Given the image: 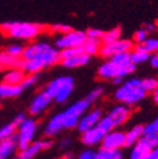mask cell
Returning <instances> with one entry per match:
<instances>
[{"instance_id": "7", "label": "cell", "mask_w": 158, "mask_h": 159, "mask_svg": "<svg viewBox=\"0 0 158 159\" xmlns=\"http://www.w3.org/2000/svg\"><path fill=\"white\" fill-rule=\"evenodd\" d=\"M37 121L34 120V119H28L26 117L24 121L18 125V129H16V143H18V148L19 150L26 148L27 145H29L35 136V133H37Z\"/></svg>"}, {"instance_id": "36", "label": "cell", "mask_w": 158, "mask_h": 159, "mask_svg": "<svg viewBox=\"0 0 158 159\" xmlns=\"http://www.w3.org/2000/svg\"><path fill=\"white\" fill-rule=\"evenodd\" d=\"M23 51H24V47L21 44H10V46L5 47V49H4V52H7L12 56H16V57H22Z\"/></svg>"}, {"instance_id": "40", "label": "cell", "mask_w": 158, "mask_h": 159, "mask_svg": "<svg viewBox=\"0 0 158 159\" xmlns=\"http://www.w3.org/2000/svg\"><path fill=\"white\" fill-rule=\"evenodd\" d=\"M77 159H96V152L92 149H85L78 154Z\"/></svg>"}, {"instance_id": "44", "label": "cell", "mask_w": 158, "mask_h": 159, "mask_svg": "<svg viewBox=\"0 0 158 159\" xmlns=\"http://www.w3.org/2000/svg\"><path fill=\"white\" fill-rule=\"evenodd\" d=\"M70 144H71V140H70L68 138H66V139H63V140L61 142L60 147H61V148H67V147H68Z\"/></svg>"}, {"instance_id": "32", "label": "cell", "mask_w": 158, "mask_h": 159, "mask_svg": "<svg viewBox=\"0 0 158 159\" xmlns=\"http://www.w3.org/2000/svg\"><path fill=\"white\" fill-rule=\"evenodd\" d=\"M158 86V80L157 78H143L142 80V87L143 90L148 92H153Z\"/></svg>"}, {"instance_id": "31", "label": "cell", "mask_w": 158, "mask_h": 159, "mask_svg": "<svg viewBox=\"0 0 158 159\" xmlns=\"http://www.w3.org/2000/svg\"><path fill=\"white\" fill-rule=\"evenodd\" d=\"M103 93H104V87L99 86V87H96V89L91 90V91L87 93V96H86L85 98H86V100H87L90 104H94L95 101H97L99 98H100V97L103 96Z\"/></svg>"}, {"instance_id": "50", "label": "cell", "mask_w": 158, "mask_h": 159, "mask_svg": "<svg viewBox=\"0 0 158 159\" xmlns=\"http://www.w3.org/2000/svg\"><path fill=\"white\" fill-rule=\"evenodd\" d=\"M157 54H158V52H157Z\"/></svg>"}, {"instance_id": "37", "label": "cell", "mask_w": 158, "mask_h": 159, "mask_svg": "<svg viewBox=\"0 0 158 159\" xmlns=\"http://www.w3.org/2000/svg\"><path fill=\"white\" fill-rule=\"evenodd\" d=\"M148 35H149V32H148L146 28L138 29V30L134 33V42H137L138 44H141V43H143L146 39L148 38Z\"/></svg>"}, {"instance_id": "24", "label": "cell", "mask_w": 158, "mask_h": 159, "mask_svg": "<svg viewBox=\"0 0 158 159\" xmlns=\"http://www.w3.org/2000/svg\"><path fill=\"white\" fill-rule=\"evenodd\" d=\"M143 136V125H135L125 133V147H133Z\"/></svg>"}, {"instance_id": "14", "label": "cell", "mask_w": 158, "mask_h": 159, "mask_svg": "<svg viewBox=\"0 0 158 159\" xmlns=\"http://www.w3.org/2000/svg\"><path fill=\"white\" fill-rule=\"evenodd\" d=\"M101 110L100 109H94L89 112H85L81 117H80V120H78V124H77V129L78 131H86L94 126L97 125V123L100 121V119H101Z\"/></svg>"}, {"instance_id": "15", "label": "cell", "mask_w": 158, "mask_h": 159, "mask_svg": "<svg viewBox=\"0 0 158 159\" xmlns=\"http://www.w3.org/2000/svg\"><path fill=\"white\" fill-rule=\"evenodd\" d=\"M104 135H105V133L96 125V126L81 133V142L86 147H95L97 144H101Z\"/></svg>"}, {"instance_id": "30", "label": "cell", "mask_w": 158, "mask_h": 159, "mask_svg": "<svg viewBox=\"0 0 158 159\" xmlns=\"http://www.w3.org/2000/svg\"><path fill=\"white\" fill-rule=\"evenodd\" d=\"M142 49H144L148 53H157L158 52V38H147L146 41L141 44H138Z\"/></svg>"}, {"instance_id": "4", "label": "cell", "mask_w": 158, "mask_h": 159, "mask_svg": "<svg viewBox=\"0 0 158 159\" xmlns=\"http://www.w3.org/2000/svg\"><path fill=\"white\" fill-rule=\"evenodd\" d=\"M73 78L70 76H60L47 84L46 91L56 102H65L73 91Z\"/></svg>"}, {"instance_id": "28", "label": "cell", "mask_w": 158, "mask_h": 159, "mask_svg": "<svg viewBox=\"0 0 158 159\" xmlns=\"http://www.w3.org/2000/svg\"><path fill=\"white\" fill-rule=\"evenodd\" d=\"M96 159H123V153L120 150H110L101 148L96 152Z\"/></svg>"}, {"instance_id": "41", "label": "cell", "mask_w": 158, "mask_h": 159, "mask_svg": "<svg viewBox=\"0 0 158 159\" xmlns=\"http://www.w3.org/2000/svg\"><path fill=\"white\" fill-rule=\"evenodd\" d=\"M149 63H151V66L153 68H158V54L157 53L156 54H152L149 57Z\"/></svg>"}, {"instance_id": "6", "label": "cell", "mask_w": 158, "mask_h": 159, "mask_svg": "<svg viewBox=\"0 0 158 159\" xmlns=\"http://www.w3.org/2000/svg\"><path fill=\"white\" fill-rule=\"evenodd\" d=\"M135 70V66H129V67H123L120 65H116L111 59L104 62L100 67H99L97 75L103 80H113L114 78H124L129 76L133 71Z\"/></svg>"}, {"instance_id": "47", "label": "cell", "mask_w": 158, "mask_h": 159, "mask_svg": "<svg viewBox=\"0 0 158 159\" xmlns=\"http://www.w3.org/2000/svg\"><path fill=\"white\" fill-rule=\"evenodd\" d=\"M122 81H123V78H114L113 80L114 84H122Z\"/></svg>"}, {"instance_id": "18", "label": "cell", "mask_w": 158, "mask_h": 159, "mask_svg": "<svg viewBox=\"0 0 158 159\" xmlns=\"http://www.w3.org/2000/svg\"><path fill=\"white\" fill-rule=\"evenodd\" d=\"M23 63V58L22 57H16L12 56L7 52H0V66L3 68H22Z\"/></svg>"}, {"instance_id": "49", "label": "cell", "mask_w": 158, "mask_h": 159, "mask_svg": "<svg viewBox=\"0 0 158 159\" xmlns=\"http://www.w3.org/2000/svg\"><path fill=\"white\" fill-rule=\"evenodd\" d=\"M14 159H19V158H14Z\"/></svg>"}, {"instance_id": "39", "label": "cell", "mask_w": 158, "mask_h": 159, "mask_svg": "<svg viewBox=\"0 0 158 159\" xmlns=\"http://www.w3.org/2000/svg\"><path fill=\"white\" fill-rule=\"evenodd\" d=\"M86 35L87 38H94V39H100L101 41V38L104 35V30L101 29H97V28H89L86 32Z\"/></svg>"}, {"instance_id": "48", "label": "cell", "mask_w": 158, "mask_h": 159, "mask_svg": "<svg viewBox=\"0 0 158 159\" xmlns=\"http://www.w3.org/2000/svg\"><path fill=\"white\" fill-rule=\"evenodd\" d=\"M2 70H3V67H2V66H0V71H2Z\"/></svg>"}, {"instance_id": "22", "label": "cell", "mask_w": 158, "mask_h": 159, "mask_svg": "<svg viewBox=\"0 0 158 159\" xmlns=\"http://www.w3.org/2000/svg\"><path fill=\"white\" fill-rule=\"evenodd\" d=\"M26 72L22 68H9V71L4 75L3 82L10 84V85H21L23 80L26 78Z\"/></svg>"}, {"instance_id": "38", "label": "cell", "mask_w": 158, "mask_h": 159, "mask_svg": "<svg viewBox=\"0 0 158 159\" xmlns=\"http://www.w3.org/2000/svg\"><path fill=\"white\" fill-rule=\"evenodd\" d=\"M49 30L51 32H54V33H61V34H65L70 30H72V27L67 25V24H53L49 27Z\"/></svg>"}, {"instance_id": "16", "label": "cell", "mask_w": 158, "mask_h": 159, "mask_svg": "<svg viewBox=\"0 0 158 159\" xmlns=\"http://www.w3.org/2000/svg\"><path fill=\"white\" fill-rule=\"evenodd\" d=\"M63 129H65V126H63V120H62V112L56 114L47 123V125L44 128V135L46 136H54L57 134H60V131Z\"/></svg>"}, {"instance_id": "29", "label": "cell", "mask_w": 158, "mask_h": 159, "mask_svg": "<svg viewBox=\"0 0 158 159\" xmlns=\"http://www.w3.org/2000/svg\"><path fill=\"white\" fill-rule=\"evenodd\" d=\"M16 129H18V126L14 123H9V124L3 125L2 128H0V142L15 136L16 135Z\"/></svg>"}, {"instance_id": "1", "label": "cell", "mask_w": 158, "mask_h": 159, "mask_svg": "<svg viewBox=\"0 0 158 159\" xmlns=\"http://www.w3.org/2000/svg\"><path fill=\"white\" fill-rule=\"evenodd\" d=\"M22 70L26 73H38L61 62V51L46 42H35L24 47Z\"/></svg>"}, {"instance_id": "8", "label": "cell", "mask_w": 158, "mask_h": 159, "mask_svg": "<svg viewBox=\"0 0 158 159\" xmlns=\"http://www.w3.org/2000/svg\"><path fill=\"white\" fill-rule=\"evenodd\" d=\"M86 33L82 30H70L65 34H62L60 38L56 41V48L60 51L67 49V48H73V47H81L84 42L86 41Z\"/></svg>"}, {"instance_id": "2", "label": "cell", "mask_w": 158, "mask_h": 159, "mask_svg": "<svg viewBox=\"0 0 158 159\" xmlns=\"http://www.w3.org/2000/svg\"><path fill=\"white\" fill-rule=\"evenodd\" d=\"M44 27L38 23L29 22H5L0 25V30L14 39L32 41L43 32Z\"/></svg>"}, {"instance_id": "43", "label": "cell", "mask_w": 158, "mask_h": 159, "mask_svg": "<svg viewBox=\"0 0 158 159\" xmlns=\"http://www.w3.org/2000/svg\"><path fill=\"white\" fill-rule=\"evenodd\" d=\"M143 28H146L148 32H154V30H156V25H154V24H151V23H146V24L143 25Z\"/></svg>"}, {"instance_id": "26", "label": "cell", "mask_w": 158, "mask_h": 159, "mask_svg": "<svg viewBox=\"0 0 158 159\" xmlns=\"http://www.w3.org/2000/svg\"><path fill=\"white\" fill-rule=\"evenodd\" d=\"M149 57H151V53L146 52V51L142 49L139 46H137V47L134 48V51L130 52V61H132V63L135 65V66L149 61Z\"/></svg>"}, {"instance_id": "25", "label": "cell", "mask_w": 158, "mask_h": 159, "mask_svg": "<svg viewBox=\"0 0 158 159\" xmlns=\"http://www.w3.org/2000/svg\"><path fill=\"white\" fill-rule=\"evenodd\" d=\"M101 41L100 39H94V38H86V41L84 42L82 44V49H84V53L89 54L90 57L94 56V54H97L101 49Z\"/></svg>"}, {"instance_id": "9", "label": "cell", "mask_w": 158, "mask_h": 159, "mask_svg": "<svg viewBox=\"0 0 158 159\" xmlns=\"http://www.w3.org/2000/svg\"><path fill=\"white\" fill-rule=\"evenodd\" d=\"M133 48V42L130 39H118V41L109 43V44H103L100 53L103 57L105 58H110L111 56L116 54V53H120V52H129Z\"/></svg>"}, {"instance_id": "34", "label": "cell", "mask_w": 158, "mask_h": 159, "mask_svg": "<svg viewBox=\"0 0 158 159\" xmlns=\"http://www.w3.org/2000/svg\"><path fill=\"white\" fill-rule=\"evenodd\" d=\"M38 78H39V77H38V73H28L21 85H22V87H23L24 90H26V89H29V87L34 86V85L38 82Z\"/></svg>"}, {"instance_id": "13", "label": "cell", "mask_w": 158, "mask_h": 159, "mask_svg": "<svg viewBox=\"0 0 158 159\" xmlns=\"http://www.w3.org/2000/svg\"><path fill=\"white\" fill-rule=\"evenodd\" d=\"M51 145H52V142H49V140H37V142H32L29 145H27L26 148L21 149L18 158H19V159H33L38 153H41V152L48 149Z\"/></svg>"}, {"instance_id": "19", "label": "cell", "mask_w": 158, "mask_h": 159, "mask_svg": "<svg viewBox=\"0 0 158 159\" xmlns=\"http://www.w3.org/2000/svg\"><path fill=\"white\" fill-rule=\"evenodd\" d=\"M89 61H90V56L89 54L80 53V54H76V56L66 58V59H61V65L63 67H66V68H76V67L85 66Z\"/></svg>"}, {"instance_id": "23", "label": "cell", "mask_w": 158, "mask_h": 159, "mask_svg": "<svg viewBox=\"0 0 158 159\" xmlns=\"http://www.w3.org/2000/svg\"><path fill=\"white\" fill-rule=\"evenodd\" d=\"M16 148H18L16 136L7 139V140H2L0 142V159H8Z\"/></svg>"}, {"instance_id": "46", "label": "cell", "mask_w": 158, "mask_h": 159, "mask_svg": "<svg viewBox=\"0 0 158 159\" xmlns=\"http://www.w3.org/2000/svg\"><path fill=\"white\" fill-rule=\"evenodd\" d=\"M152 124H153V126L156 128V130L158 131V116L156 117V120H154V121H152Z\"/></svg>"}, {"instance_id": "35", "label": "cell", "mask_w": 158, "mask_h": 159, "mask_svg": "<svg viewBox=\"0 0 158 159\" xmlns=\"http://www.w3.org/2000/svg\"><path fill=\"white\" fill-rule=\"evenodd\" d=\"M80 53H84L82 46H81V47H73V48L62 49V51H61V59H66V58L73 57V56H76V54H80Z\"/></svg>"}, {"instance_id": "33", "label": "cell", "mask_w": 158, "mask_h": 159, "mask_svg": "<svg viewBox=\"0 0 158 159\" xmlns=\"http://www.w3.org/2000/svg\"><path fill=\"white\" fill-rule=\"evenodd\" d=\"M97 126L100 128L105 134L115 129V128H114V125H113V123H111V120H110V119H109L106 115H105V116H101L100 121L97 123Z\"/></svg>"}, {"instance_id": "11", "label": "cell", "mask_w": 158, "mask_h": 159, "mask_svg": "<svg viewBox=\"0 0 158 159\" xmlns=\"http://www.w3.org/2000/svg\"><path fill=\"white\" fill-rule=\"evenodd\" d=\"M53 101V98L51 97V95L43 90L41 92H38L34 98L29 104V112L30 115H39L42 114L46 109H48V106L51 105V102Z\"/></svg>"}, {"instance_id": "5", "label": "cell", "mask_w": 158, "mask_h": 159, "mask_svg": "<svg viewBox=\"0 0 158 159\" xmlns=\"http://www.w3.org/2000/svg\"><path fill=\"white\" fill-rule=\"evenodd\" d=\"M90 102L86 98L78 100L73 102L71 106H68L63 112H62V120H63V126L65 129H73L77 126L80 117L87 111L90 107Z\"/></svg>"}, {"instance_id": "10", "label": "cell", "mask_w": 158, "mask_h": 159, "mask_svg": "<svg viewBox=\"0 0 158 159\" xmlns=\"http://www.w3.org/2000/svg\"><path fill=\"white\" fill-rule=\"evenodd\" d=\"M123 147H125V133L119 130H111L104 135L101 148L110 150H120Z\"/></svg>"}, {"instance_id": "3", "label": "cell", "mask_w": 158, "mask_h": 159, "mask_svg": "<svg viewBox=\"0 0 158 159\" xmlns=\"http://www.w3.org/2000/svg\"><path fill=\"white\" fill-rule=\"evenodd\" d=\"M115 98L127 106L135 105L146 98L147 92L142 87L141 78H130L115 91Z\"/></svg>"}, {"instance_id": "20", "label": "cell", "mask_w": 158, "mask_h": 159, "mask_svg": "<svg viewBox=\"0 0 158 159\" xmlns=\"http://www.w3.org/2000/svg\"><path fill=\"white\" fill-rule=\"evenodd\" d=\"M24 91L22 85H10L7 82L0 84V98H13Z\"/></svg>"}, {"instance_id": "45", "label": "cell", "mask_w": 158, "mask_h": 159, "mask_svg": "<svg viewBox=\"0 0 158 159\" xmlns=\"http://www.w3.org/2000/svg\"><path fill=\"white\" fill-rule=\"evenodd\" d=\"M152 97H153V101L158 105V86H157V89L152 92Z\"/></svg>"}, {"instance_id": "27", "label": "cell", "mask_w": 158, "mask_h": 159, "mask_svg": "<svg viewBox=\"0 0 158 159\" xmlns=\"http://www.w3.org/2000/svg\"><path fill=\"white\" fill-rule=\"evenodd\" d=\"M122 37V28L120 27H116V28H113L108 32H104V35L101 38V43L103 44H109V43H113L118 39H120Z\"/></svg>"}, {"instance_id": "12", "label": "cell", "mask_w": 158, "mask_h": 159, "mask_svg": "<svg viewBox=\"0 0 158 159\" xmlns=\"http://www.w3.org/2000/svg\"><path fill=\"white\" fill-rule=\"evenodd\" d=\"M130 107L124 105V104H119V105H116L114 106L109 112H108V117L111 120L114 128H118V126H120L123 125L128 119L130 117Z\"/></svg>"}, {"instance_id": "21", "label": "cell", "mask_w": 158, "mask_h": 159, "mask_svg": "<svg viewBox=\"0 0 158 159\" xmlns=\"http://www.w3.org/2000/svg\"><path fill=\"white\" fill-rule=\"evenodd\" d=\"M143 140L153 149L156 147H158V131L156 130V128L153 126L152 123L143 125Z\"/></svg>"}, {"instance_id": "17", "label": "cell", "mask_w": 158, "mask_h": 159, "mask_svg": "<svg viewBox=\"0 0 158 159\" xmlns=\"http://www.w3.org/2000/svg\"><path fill=\"white\" fill-rule=\"evenodd\" d=\"M152 148L141 139L139 142H137L133 147H132V152L129 154V159H147L148 154L151 153Z\"/></svg>"}, {"instance_id": "42", "label": "cell", "mask_w": 158, "mask_h": 159, "mask_svg": "<svg viewBox=\"0 0 158 159\" xmlns=\"http://www.w3.org/2000/svg\"><path fill=\"white\" fill-rule=\"evenodd\" d=\"M24 119H26V115L24 114H18L15 117H14V120H13V123L18 126V125H21L23 121H24Z\"/></svg>"}]
</instances>
